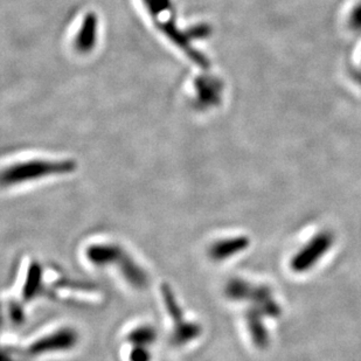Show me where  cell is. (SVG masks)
<instances>
[{
  "mask_svg": "<svg viewBox=\"0 0 361 361\" xmlns=\"http://www.w3.org/2000/svg\"><path fill=\"white\" fill-rule=\"evenodd\" d=\"M264 317L266 316L259 309L254 307H250L245 314V319H247L250 337H252L256 348H266L269 345V334H268V331H267L264 323H263V318Z\"/></svg>",
  "mask_w": 361,
  "mask_h": 361,
  "instance_id": "ba28073f",
  "label": "cell"
},
{
  "mask_svg": "<svg viewBox=\"0 0 361 361\" xmlns=\"http://www.w3.org/2000/svg\"><path fill=\"white\" fill-rule=\"evenodd\" d=\"M96 38H97V18L95 14L89 13L85 17V21L82 23L81 30L75 40L76 48L83 53L92 51L95 46Z\"/></svg>",
  "mask_w": 361,
  "mask_h": 361,
  "instance_id": "9c48e42d",
  "label": "cell"
},
{
  "mask_svg": "<svg viewBox=\"0 0 361 361\" xmlns=\"http://www.w3.org/2000/svg\"><path fill=\"white\" fill-rule=\"evenodd\" d=\"M75 161H23L14 164L0 172V186L12 188L16 185L40 180L42 178L55 174H67L75 171Z\"/></svg>",
  "mask_w": 361,
  "mask_h": 361,
  "instance_id": "6da1fadb",
  "label": "cell"
},
{
  "mask_svg": "<svg viewBox=\"0 0 361 361\" xmlns=\"http://www.w3.org/2000/svg\"><path fill=\"white\" fill-rule=\"evenodd\" d=\"M76 341L78 334L71 329H63L35 341L30 348V353L37 355H44L47 352L66 351L75 346Z\"/></svg>",
  "mask_w": 361,
  "mask_h": 361,
  "instance_id": "8992f818",
  "label": "cell"
},
{
  "mask_svg": "<svg viewBox=\"0 0 361 361\" xmlns=\"http://www.w3.org/2000/svg\"><path fill=\"white\" fill-rule=\"evenodd\" d=\"M41 282V270L38 264L31 267V271L28 275V281L25 284L24 296L25 300H32L38 293L39 286Z\"/></svg>",
  "mask_w": 361,
  "mask_h": 361,
  "instance_id": "8fae6325",
  "label": "cell"
},
{
  "mask_svg": "<svg viewBox=\"0 0 361 361\" xmlns=\"http://www.w3.org/2000/svg\"><path fill=\"white\" fill-rule=\"evenodd\" d=\"M156 339V332L150 326L137 327L128 337L130 343H133L135 346H145L151 345Z\"/></svg>",
  "mask_w": 361,
  "mask_h": 361,
  "instance_id": "30bf717a",
  "label": "cell"
},
{
  "mask_svg": "<svg viewBox=\"0 0 361 361\" xmlns=\"http://www.w3.org/2000/svg\"><path fill=\"white\" fill-rule=\"evenodd\" d=\"M163 298L172 321L174 322L173 343L174 345H186L195 341L200 336L201 327L198 324L184 321L183 311L178 304L170 286H163Z\"/></svg>",
  "mask_w": 361,
  "mask_h": 361,
  "instance_id": "5b68a950",
  "label": "cell"
},
{
  "mask_svg": "<svg viewBox=\"0 0 361 361\" xmlns=\"http://www.w3.org/2000/svg\"><path fill=\"white\" fill-rule=\"evenodd\" d=\"M250 245L247 236H235L228 239L219 240L211 245L209 257L213 261H225L232 256L243 252Z\"/></svg>",
  "mask_w": 361,
  "mask_h": 361,
  "instance_id": "52a82bcc",
  "label": "cell"
},
{
  "mask_svg": "<svg viewBox=\"0 0 361 361\" xmlns=\"http://www.w3.org/2000/svg\"><path fill=\"white\" fill-rule=\"evenodd\" d=\"M85 255L87 259L96 266L114 264L120 267L123 277L136 289H142L147 286V273L118 245L109 243L92 245L87 249Z\"/></svg>",
  "mask_w": 361,
  "mask_h": 361,
  "instance_id": "7a4b0ae2",
  "label": "cell"
},
{
  "mask_svg": "<svg viewBox=\"0 0 361 361\" xmlns=\"http://www.w3.org/2000/svg\"><path fill=\"white\" fill-rule=\"evenodd\" d=\"M334 245L330 232L318 233L291 259V269L295 273H305L323 257Z\"/></svg>",
  "mask_w": 361,
  "mask_h": 361,
  "instance_id": "277c9868",
  "label": "cell"
},
{
  "mask_svg": "<svg viewBox=\"0 0 361 361\" xmlns=\"http://www.w3.org/2000/svg\"><path fill=\"white\" fill-rule=\"evenodd\" d=\"M226 295L233 300H249L252 307L259 309L266 317H279L281 307L274 298L273 290L268 286H257L240 279L227 283Z\"/></svg>",
  "mask_w": 361,
  "mask_h": 361,
  "instance_id": "3957f363",
  "label": "cell"
},
{
  "mask_svg": "<svg viewBox=\"0 0 361 361\" xmlns=\"http://www.w3.org/2000/svg\"><path fill=\"white\" fill-rule=\"evenodd\" d=\"M150 352H147L145 346H135L130 353V361H150Z\"/></svg>",
  "mask_w": 361,
  "mask_h": 361,
  "instance_id": "7c38bea8",
  "label": "cell"
}]
</instances>
